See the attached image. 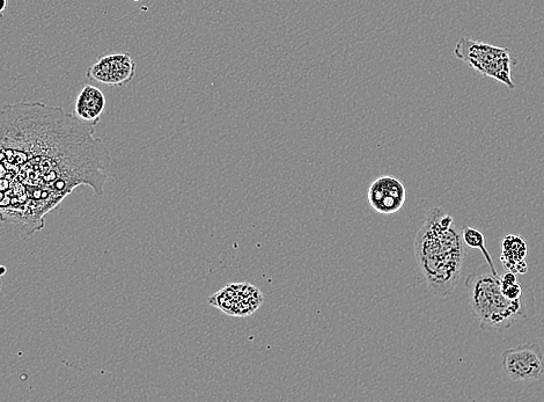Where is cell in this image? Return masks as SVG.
<instances>
[{"label": "cell", "instance_id": "cell-1", "mask_svg": "<svg viewBox=\"0 0 544 402\" xmlns=\"http://www.w3.org/2000/svg\"><path fill=\"white\" fill-rule=\"evenodd\" d=\"M112 158L94 126L43 102L0 109V219L28 237L79 186L104 195Z\"/></svg>", "mask_w": 544, "mask_h": 402}, {"label": "cell", "instance_id": "cell-2", "mask_svg": "<svg viewBox=\"0 0 544 402\" xmlns=\"http://www.w3.org/2000/svg\"><path fill=\"white\" fill-rule=\"evenodd\" d=\"M417 265L430 290L438 297H450L457 288L466 247L453 217L443 208H432L414 241Z\"/></svg>", "mask_w": 544, "mask_h": 402}, {"label": "cell", "instance_id": "cell-3", "mask_svg": "<svg viewBox=\"0 0 544 402\" xmlns=\"http://www.w3.org/2000/svg\"><path fill=\"white\" fill-rule=\"evenodd\" d=\"M469 291L470 309L479 319L482 330L505 331L525 318L524 303L521 299L511 301L501 288V277L491 272H477L466 279Z\"/></svg>", "mask_w": 544, "mask_h": 402}, {"label": "cell", "instance_id": "cell-4", "mask_svg": "<svg viewBox=\"0 0 544 402\" xmlns=\"http://www.w3.org/2000/svg\"><path fill=\"white\" fill-rule=\"evenodd\" d=\"M454 55L466 63L470 69L481 76L495 79L497 82L516 89L512 79V68L517 65L509 49L496 47L469 38H462L454 48Z\"/></svg>", "mask_w": 544, "mask_h": 402}, {"label": "cell", "instance_id": "cell-5", "mask_svg": "<svg viewBox=\"0 0 544 402\" xmlns=\"http://www.w3.org/2000/svg\"><path fill=\"white\" fill-rule=\"evenodd\" d=\"M502 368L514 382H532L544 375V356L539 345L525 343L506 349L502 355Z\"/></svg>", "mask_w": 544, "mask_h": 402}, {"label": "cell", "instance_id": "cell-6", "mask_svg": "<svg viewBox=\"0 0 544 402\" xmlns=\"http://www.w3.org/2000/svg\"><path fill=\"white\" fill-rule=\"evenodd\" d=\"M264 302L261 291L249 283H233L209 298V303L234 317L251 316Z\"/></svg>", "mask_w": 544, "mask_h": 402}, {"label": "cell", "instance_id": "cell-7", "mask_svg": "<svg viewBox=\"0 0 544 402\" xmlns=\"http://www.w3.org/2000/svg\"><path fill=\"white\" fill-rule=\"evenodd\" d=\"M137 65L130 54H114L101 57L88 68L86 76L91 82L110 87H123L136 76Z\"/></svg>", "mask_w": 544, "mask_h": 402}, {"label": "cell", "instance_id": "cell-8", "mask_svg": "<svg viewBox=\"0 0 544 402\" xmlns=\"http://www.w3.org/2000/svg\"><path fill=\"white\" fill-rule=\"evenodd\" d=\"M367 197L378 214L393 215L403 208L407 192L401 180L386 175L373 181Z\"/></svg>", "mask_w": 544, "mask_h": 402}, {"label": "cell", "instance_id": "cell-9", "mask_svg": "<svg viewBox=\"0 0 544 402\" xmlns=\"http://www.w3.org/2000/svg\"><path fill=\"white\" fill-rule=\"evenodd\" d=\"M106 109V97L98 87L85 85L80 91L73 115L80 121L97 126Z\"/></svg>", "mask_w": 544, "mask_h": 402}, {"label": "cell", "instance_id": "cell-10", "mask_svg": "<svg viewBox=\"0 0 544 402\" xmlns=\"http://www.w3.org/2000/svg\"><path fill=\"white\" fill-rule=\"evenodd\" d=\"M526 241L520 236H506L502 244L501 261L507 272L526 274L528 270Z\"/></svg>", "mask_w": 544, "mask_h": 402}, {"label": "cell", "instance_id": "cell-11", "mask_svg": "<svg viewBox=\"0 0 544 402\" xmlns=\"http://www.w3.org/2000/svg\"><path fill=\"white\" fill-rule=\"evenodd\" d=\"M461 233L463 243H465V245L470 248H476V250H480L483 253L485 261H487L488 263L491 274L495 275L496 277H501L497 272L494 260H492L491 255L487 250V246H485V238L483 233L477 229L470 228V226H466V228L463 229Z\"/></svg>", "mask_w": 544, "mask_h": 402}, {"label": "cell", "instance_id": "cell-12", "mask_svg": "<svg viewBox=\"0 0 544 402\" xmlns=\"http://www.w3.org/2000/svg\"><path fill=\"white\" fill-rule=\"evenodd\" d=\"M501 288L503 294L511 301H517L523 296V287L518 282L517 274L512 272H507L501 277Z\"/></svg>", "mask_w": 544, "mask_h": 402}, {"label": "cell", "instance_id": "cell-13", "mask_svg": "<svg viewBox=\"0 0 544 402\" xmlns=\"http://www.w3.org/2000/svg\"><path fill=\"white\" fill-rule=\"evenodd\" d=\"M7 0H0V17L4 16V12L7 9Z\"/></svg>", "mask_w": 544, "mask_h": 402}, {"label": "cell", "instance_id": "cell-14", "mask_svg": "<svg viewBox=\"0 0 544 402\" xmlns=\"http://www.w3.org/2000/svg\"><path fill=\"white\" fill-rule=\"evenodd\" d=\"M7 272L6 267L0 266V277L4 276Z\"/></svg>", "mask_w": 544, "mask_h": 402}, {"label": "cell", "instance_id": "cell-15", "mask_svg": "<svg viewBox=\"0 0 544 402\" xmlns=\"http://www.w3.org/2000/svg\"><path fill=\"white\" fill-rule=\"evenodd\" d=\"M0 291H2V282H0Z\"/></svg>", "mask_w": 544, "mask_h": 402}, {"label": "cell", "instance_id": "cell-16", "mask_svg": "<svg viewBox=\"0 0 544 402\" xmlns=\"http://www.w3.org/2000/svg\"><path fill=\"white\" fill-rule=\"evenodd\" d=\"M134 2H139V0H134Z\"/></svg>", "mask_w": 544, "mask_h": 402}]
</instances>
